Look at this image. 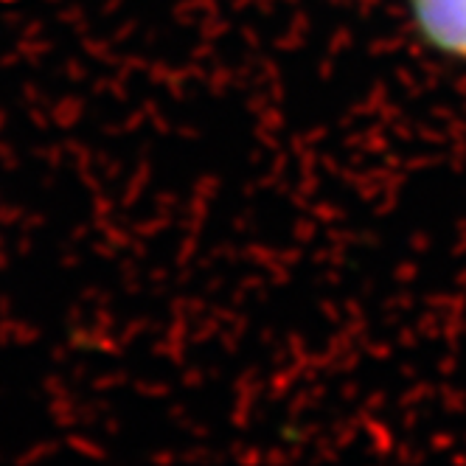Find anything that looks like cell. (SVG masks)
<instances>
[{"instance_id": "obj_1", "label": "cell", "mask_w": 466, "mask_h": 466, "mask_svg": "<svg viewBox=\"0 0 466 466\" xmlns=\"http://www.w3.org/2000/svg\"><path fill=\"white\" fill-rule=\"evenodd\" d=\"M416 31L427 46L466 59V0H408Z\"/></svg>"}]
</instances>
